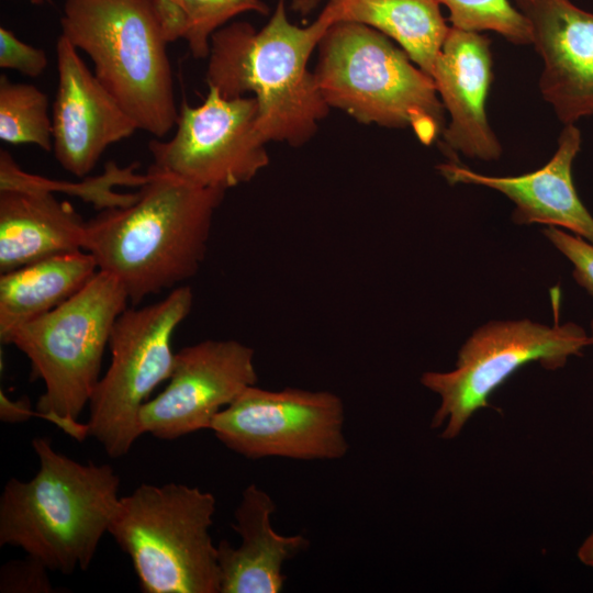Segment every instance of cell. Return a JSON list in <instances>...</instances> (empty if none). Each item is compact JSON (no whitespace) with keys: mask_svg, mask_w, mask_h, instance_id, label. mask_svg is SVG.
Instances as JSON below:
<instances>
[{"mask_svg":"<svg viewBox=\"0 0 593 593\" xmlns=\"http://www.w3.org/2000/svg\"><path fill=\"white\" fill-rule=\"evenodd\" d=\"M147 174L132 204L101 210L87 221L83 244L134 306L199 271L225 194L152 168Z\"/></svg>","mask_w":593,"mask_h":593,"instance_id":"cell-1","label":"cell"},{"mask_svg":"<svg viewBox=\"0 0 593 593\" xmlns=\"http://www.w3.org/2000/svg\"><path fill=\"white\" fill-rule=\"evenodd\" d=\"M333 23L325 7L312 24L296 26L288 20L284 0H279L260 31L247 22L222 26L211 36L208 87L224 98L251 92L258 103V128L267 142L306 143L329 110L307 61Z\"/></svg>","mask_w":593,"mask_h":593,"instance_id":"cell-2","label":"cell"},{"mask_svg":"<svg viewBox=\"0 0 593 593\" xmlns=\"http://www.w3.org/2000/svg\"><path fill=\"white\" fill-rule=\"evenodd\" d=\"M32 447L38 470L11 478L0 496V546L22 549L51 571L71 574L91 564L120 497V477L108 465L81 463L46 437Z\"/></svg>","mask_w":593,"mask_h":593,"instance_id":"cell-3","label":"cell"},{"mask_svg":"<svg viewBox=\"0 0 593 593\" xmlns=\"http://www.w3.org/2000/svg\"><path fill=\"white\" fill-rule=\"evenodd\" d=\"M60 26L138 130L163 138L176 126L168 43L153 0H66Z\"/></svg>","mask_w":593,"mask_h":593,"instance_id":"cell-4","label":"cell"},{"mask_svg":"<svg viewBox=\"0 0 593 593\" xmlns=\"http://www.w3.org/2000/svg\"><path fill=\"white\" fill-rule=\"evenodd\" d=\"M317 47L314 76L329 108L366 124L412 127L425 145L443 133L444 104L434 79L387 35L340 21L327 29Z\"/></svg>","mask_w":593,"mask_h":593,"instance_id":"cell-5","label":"cell"},{"mask_svg":"<svg viewBox=\"0 0 593 593\" xmlns=\"http://www.w3.org/2000/svg\"><path fill=\"white\" fill-rule=\"evenodd\" d=\"M128 296L112 275L98 270L69 300L15 328L3 344L14 345L31 363V377L45 390L37 416L78 440L87 437L78 418L99 381L113 325Z\"/></svg>","mask_w":593,"mask_h":593,"instance_id":"cell-6","label":"cell"},{"mask_svg":"<svg viewBox=\"0 0 593 593\" xmlns=\"http://www.w3.org/2000/svg\"><path fill=\"white\" fill-rule=\"evenodd\" d=\"M215 496L200 488L142 483L121 496L109 534L131 559L144 593H221L211 537Z\"/></svg>","mask_w":593,"mask_h":593,"instance_id":"cell-7","label":"cell"},{"mask_svg":"<svg viewBox=\"0 0 593 593\" xmlns=\"http://www.w3.org/2000/svg\"><path fill=\"white\" fill-rule=\"evenodd\" d=\"M193 293L178 286L163 300L126 307L115 321L110 340L111 362L89 401L87 436L113 459L128 454L142 434L138 413L152 392L171 376V347L177 327L189 315Z\"/></svg>","mask_w":593,"mask_h":593,"instance_id":"cell-8","label":"cell"},{"mask_svg":"<svg viewBox=\"0 0 593 593\" xmlns=\"http://www.w3.org/2000/svg\"><path fill=\"white\" fill-rule=\"evenodd\" d=\"M589 345L590 336L572 322L553 326L529 320L486 323L462 345L456 369L421 377L422 384L441 399L432 427L446 423L441 437H457L475 411L490 406L489 396L517 369L532 361L548 370L562 368Z\"/></svg>","mask_w":593,"mask_h":593,"instance_id":"cell-9","label":"cell"},{"mask_svg":"<svg viewBox=\"0 0 593 593\" xmlns=\"http://www.w3.org/2000/svg\"><path fill=\"white\" fill-rule=\"evenodd\" d=\"M342 399L329 391L245 389L213 418L210 429L248 459L335 460L349 450Z\"/></svg>","mask_w":593,"mask_h":593,"instance_id":"cell-10","label":"cell"},{"mask_svg":"<svg viewBox=\"0 0 593 593\" xmlns=\"http://www.w3.org/2000/svg\"><path fill=\"white\" fill-rule=\"evenodd\" d=\"M176 127L169 141H149V168L226 191L250 181L269 164L254 96L224 98L209 87L200 105L181 103Z\"/></svg>","mask_w":593,"mask_h":593,"instance_id":"cell-11","label":"cell"},{"mask_svg":"<svg viewBox=\"0 0 593 593\" xmlns=\"http://www.w3.org/2000/svg\"><path fill=\"white\" fill-rule=\"evenodd\" d=\"M168 384L138 413L142 434L161 440L210 429L215 415L258 376L255 351L235 339H206L176 353Z\"/></svg>","mask_w":593,"mask_h":593,"instance_id":"cell-12","label":"cell"},{"mask_svg":"<svg viewBox=\"0 0 593 593\" xmlns=\"http://www.w3.org/2000/svg\"><path fill=\"white\" fill-rule=\"evenodd\" d=\"M56 57L54 156L66 171L82 178L93 170L110 145L128 138L138 127L61 34Z\"/></svg>","mask_w":593,"mask_h":593,"instance_id":"cell-13","label":"cell"},{"mask_svg":"<svg viewBox=\"0 0 593 593\" xmlns=\"http://www.w3.org/2000/svg\"><path fill=\"white\" fill-rule=\"evenodd\" d=\"M544 61L539 88L566 124L593 115V13L571 0H513Z\"/></svg>","mask_w":593,"mask_h":593,"instance_id":"cell-14","label":"cell"},{"mask_svg":"<svg viewBox=\"0 0 593 593\" xmlns=\"http://www.w3.org/2000/svg\"><path fill=\"white\" fill-rule=\"evenodd\" d=\"M433 79L451 119L441 133L446 150L470 158L497 159L502 148L485 114L492 80L489 38L479 32L449 27Z\"/></svg>","mask_w":593,"mask_h":593,"instance_id":"cell-15","label":"cell"},{"mask_svg":"<svg viewBox=\"0 0 593 593\" xmlns=\"http://www.w3.org/2000/svg\"><path fill=\"white\" fill-rule=\"evenodd\" d=\"M581 147V133L566 124L552 158L540 169L517 177L484 176L454 161L438 166L449 183L485 186L515 204L516 224L561 226L593 244V216L582 203L572 178V165Z\"/></svg>","mask_w":593,"mask_h":593,"instance_id":"cell-16","label":"cell"},{"mask_svg":"<svg viewBox=\"0 0 593 593\" xmlns=\"http://www.w3.org/2000/svg\"><path fill=\"white\" fill-rule=\"evenodd\" d=\"M276 511L272 497L251 483L242 492L233 529L240 544L223 539L217 545L221 593H279L287 577L286 561L307 549L303 535H280L271 525Z\"/></svg>","mask_w":593,"mask_h":593,"instance_id":"cell-17","label":"cell"},{"mask_svg":"<svg viewBox=\"0 0 593 593\" xmlns=\"http://www.w3.org/2000/svg\"><path fill=\"white\" fill-rule=\"evenodd\" d=\"M87 221L37 189L0 190V273L83 249Z\"/></svg>","mask_w":593,"mask_h":593,"instance_id":"cell-18","label":"cell"},{"mask_svg":"<svg viewBox=\"0 0 593 593\" xmlns=\"http://www.w3.org/2000/svg\"><path fill=\"white\" fill-rule=\"evenodd\" d=\"M87 250L54 255L0 276V340L58 307L98 272Z\"/></svg>","mask_w":593,"mask_h":593,"instance_id":"cell-19","label":"cell"},{"mask_svg":"<svg viewBox=\"0 0 593 593\" xmlns=\"http://www.w3.org/2000/svg\"><path fill=\"white\" fill-rule=\"evenodd\" d=\"M326 8L335 22L361 23L393 38L433 78L449 31L437 0H343Z\"/></svg>","mask_w":593,"mask_h":593,"instance_id":"cell-20","label":"cell"},{"mask_svg":"<svg viewBox=\"0 0 593 593\" xmlns=\"http://www.w3.org/2000/svg\"><path fill=\"white\" fill-rule=\"evenodd\" d=\"M139 163L134 161L127 167H119L115 161H108L101 176L86 179L79 183H69L47 179L22 170L10 153L0 149V190L37 189L48 192H64L80 197L90 202L97 210L122 208L132 204L137 199V192H115L114 187H142L148 180V174L135 172Z\"/></svg>","mask_w":593,"mask_h":593,"instance_id":"cell-21","label":"cell"},{"mask_svg":"<svg viewBox=\"0 0 593 593\" xmlns=\"http://www.w3.org/2000/svg\"><path fill=\"white\" fill-rule=\"evenodd\" d=\"M0 139L53 150V122L46 94L33 85L0 76Z\"/></svg>","mask_w":593,"mask_h":593,"instance_id":"cell-22","label":"cell"},{"mask_svg":"<svg viewBox=\"0 0 593 593\" xmlns=\"http://www.w3.org/2000/svg\"><path fill=\"white\" fill-rule=\"evenodd\" d=\"M445 4L454 27L480 32L494 31L515 44L532 43L525 16L510 0H437Z\"/></svg>","mask_w":593,"mask_h":593,"instance_id":"cell-23","label":"cell"},{"mask_svg":"<svg viewBox=\"0 0 593 593\" xmlns=\"http://www.w3.org/2000/svg\"><path fill=\"white\" fill-rule=\"evenodd\" d=\"M183 13L187 22L184 38L191 55L197 59L209 56L211 36L234 16L254 11L269 12L261 0H168Z\"/></svg>","mask_w":593,"mask_h":593,"instance_id":"cell-24","label":"cell"},{"mask_svg":"<svg viewBox=\"0 0 593 593\" xmlns=\"http://www.w3.org/2000/svg\"><path fill=\"white\" fill-rule=\"evenodd\" d=\"M51 570L40 560L27 556L10 560L0 569L1 593H52L55 588L48 577Z\"/></svg>","mask_w":593,"mask_h":593,"instance_id":"cell-25","label":"cell"},{"mask_svg":"<svg viewBox=\"0 0 593 593\" xmlns=\"http://www.w3.org/2000/svg\"><path fill=\"white\" fill-rule=\"evenodd\" d=\"M542 233L573 265L575 281L593 298V244L557 226H548Z\"/></svg>","mask_w":593,"mask_h":593,"instance_id":"cell-26","label":"cell"},{"mask_svg":"<svg viewBox=\"0 0 593 593\" xmlns=\"http://www.w3.org/2000/svg\"><path fill=\"white\" fill-rule=\"evenodd\" d=\"M0 67L14 69L27 77H38L47 67V56L42 48L19 40L13 32L0 27Z\"/></svg>","mask_w":593,"mask_h":593,"instance_id":"cell-27","label":"cell"},{"mask_svg":"<svg viewBox=\"0 0 593 593\" xmlns=\"http://www.w3.org/2000/svg\"><path fill=\"white\" fill-rule=\"evenodd\" d=\"M37 416V412L31 409L26 398L13 401L2 391L0 393V419L3 423H24L31 417Z\"/></svg>","mask_w":593,"mask_h":593,"instance_id":"cell-28","label":"cell"},{"mask_svg":"<svg viewBox=\"0 0 593 593\" xmlns=\"http://www.w3.org/2000/svg\"><path fill=\"white\" fill-rule=\"evenodd\" d=\"M323 0H291V9L301 16L309 15Z\"/></svg>","mask_w":593,"mask_h":593,"instance_id":"cell-29","label":"cell"},{"mask_svg":"<svg viewBox=\"0 0 593 593\" xmlns=\"http://www.w3.org/2000/svg\"><path fill=\"white\" fill-rule=\"evenodd\" d=\"M578 558L586 566L593 567V533L583 541L578 550Z\"/></svg>","mask_w":593,"mask_h":593,"instance_id":"cell-30","label":"cell"},{"mask_svg":"<svg viewBox=\"0 0 593 593\" xmlns=\"http://www.w3.org/2000/svg\"><path fill=\"white\" fill-rule=\"evenodd\" d=\"M29 2H31L32 4H35V5H40V4H43L45 2H51V0H27Z\"/></svg>","mask_w":593,"mask_h":593,"instance_id":"cell-31","label":"cell"},{"mask_svg":"<svg viewBox=\"0 0 593 593\" xmlns=\"http://www.w3.org/2000/svg\"><path fill=\"white\" fill-rule=\"evenodd\" d=\"M590 344L593 345V321H592V323H591Z\"/></svg>","mask_w":593,"mask_h":593,"instance_id":"cell-32","label":"cell"},{"mask_svg":"<svg viewBox=\"0 0 593 593\" xmlns=\"http://www.w3.org/2000/svg\"><path fill=\"white\" fill-rule=\"evenodd\" d=\"M338 1H343V0H327V2H338Z\"/></svg>","mask_w":593,"mask_h":593,"instance_id":"cell-33","label":"cell"}]
</instances>
